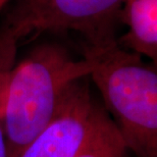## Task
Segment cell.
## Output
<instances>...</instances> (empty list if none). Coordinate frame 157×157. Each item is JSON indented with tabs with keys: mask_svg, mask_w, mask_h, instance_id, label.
<instances>
[{
	"mask_svg": "<svg viewBox=\"0 0 157 157\" xmlns=\"http://www.w3.org/2000/svg\"><path fill=\"white\" fill-rule=\"evenodd\" d=\"M84 57L92 62L89 78L128 150L137 157H157L155 67L117 41L102 47L84 46Z\"/></svg>",
	"mask_w": 157,
	"mask_h": 157,
	"instance_id": "cell-1",
	"label": "cell"
},
{
	"mask_svg": "<svg viewBox=\"0 0 157 157\" xmlns=\"http://www.w3.org/2000/svg\"><path fill=\"white\" fill-rule=\"evenodd\" d=\"M92 62L76 59L63 47H36L9 71L3 111V128L9 157H18L55 113L74 82L88 78Z\"/></svg>",
	"mask_w": 157,
	"mask_h": 157,
	"instance_id": "cell-2",
	"label": "cell"
},
{
	"mask_svg": "<svg viewBox=\"0 0 157 157\" xmlns=\"http://www.w3.org/2000/svg\"><path fill=\"white\" fill-rule=\"evenodd\" d=\"M122 4L124 0H14L0 21V71L14 67L25 39L45 32L75 31L87 47L115 42Z\"/></svg>",
	"mask_w": 157,
	"mask_h": 157,
	"instance_id": "cell-3",
	"label": "cell"
},
{
	"mask_svg": "<svg viewBox=\"0 0 157 157\" xmlns=\"http://www.w3.org/2000/svg\"><path fill=\"white\" fill-rule=\"evenodd\" d=\"M86 78L64 92L55 113L18 157H76L92 131L100 105L93 100Z\"/></svg>",
	"mask_w": 157,
	"mask_h": 157,
	"instance_id": "cell-4",
	"label": "cell"
},
{
	"mask_svg": "<svg viewBox=\"0 0 157 157\" xmlns=\"http://www.w3.org/2000/svg\"><path fill=\"white\" fill-rule=\"evenodd\" d=\"M121 17L128 30L117 41L119 45L155 62L157 58V0H124Z\"/></svg>",
	"mask_w": 157,
	"mask_h": 157,
	"instance_id": "cell-5",
	"label": "cell"
},
{
	"mask_svg": "<svg viewBox=\"0 0 157 157\" xmlns=\"http://www.w3.org/2000/svg\"><path fill=\"white\" fill-rule=\"evenodd\" d=\"M128 152L117 128L100 106L92 131L76 157H128Z\"/></svg>",
	"mask_w": 157,
	"mask_h": 157,
	"instance_id": "cell-6",
	"label": "cell"
},
{
	"mask_svg": "<svg viewBox=\"0 0 157 157\" xmlns=\"http://www.w3.org/2000/svg\"><path fill=\"white\" fill-rule=\"evenodd\" d=\"M9 71L4 80L0 83V157H9L8 146H7V142H6L4 128H3V111H4L6 87H7Z\"/></svg>",
	"mask_w": 157,
	"mask_h": 157,
	"instance_id": "cell-7",
	"label": "cell"
},
{
	"mask_svg": "<svg viewBox=\"0 0 157 157\" xmlns=\"http://www.w3.org/2000/svg\"><path fill=\"white\" fill-rule=\"evenodd\" d=\"M9 2H10V0H0V11H1Z\"/></svg>",
	"mask_w": 157,
	"mask_h": 157,
	"instance_id": "cell-8",
	"label": "cell"
},
{
	"mask_svg": "<svg viewBox=\"0 0 157 157\" xmlns=\"http://www.w3.org/2000/svg\"><path fill=\"white\" fill-rule=\"evenodd\" d=\"M10 71V70H9ZM0 71V83H1V82L4 80L5 78V77L7 76V74H8V71Z\"/></svg>",
	"mask_w": 157,
	"mask_h": 157,
	"instance_id": "cell-9",
	"label": "cell"
}]
</instances>
